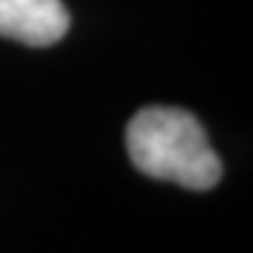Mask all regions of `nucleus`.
Wrapping results in <instances>:
<instances>
[{
  "instance_id": "nucleus-1",
  "label": "nucleus",
  "mask_w": 253,
  "mask_h": 253,
  "mask_svg": "<svg viewBox=\"0 0 253 253\" xmlns=\"http://www.w3.org/2000/svg\"><path fill=\"white\" fill-rule=\"evenodd\" d=\"M124 141L132 166L155 180L208 191L222 177V161L189 110L169 104L141 107L129 118Z\"/></svg>"
},
{
  "instance_id": "nucleus-2",
  "label": "nucleus",
  "mask_w": 253,
  "mask_h": 253,
  "mask_svg": "<svg viewBox=\"0 0 253 253\" xmlns=\"http://www.w3.org/2000/svg\"><path fill=\"white\" fill-rule=\"evenodd\" d=\"M71 28L62 0H0V37L31 48L56 45Z\"/></svg>"
}]
</instances>
